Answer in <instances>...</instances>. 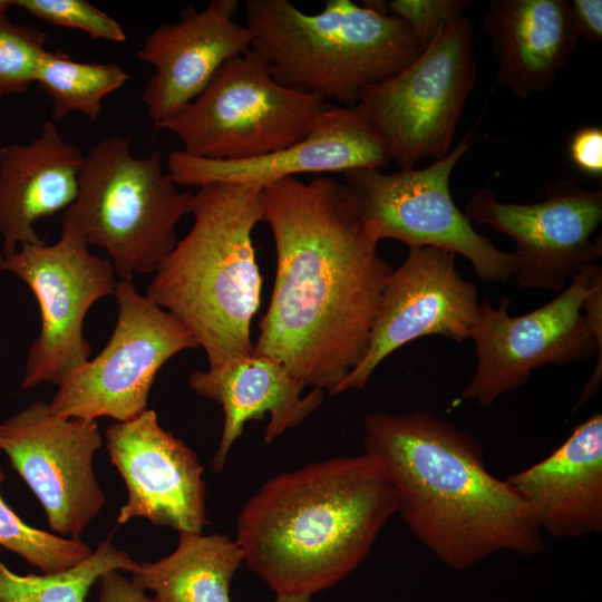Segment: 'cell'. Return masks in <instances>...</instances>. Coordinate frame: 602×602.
Masks as SVG:
<instances>
[{"label":"cell","mask_w":602,"mask_h":602,"mask_svg":"<svg viewBox=\"0 0 602 602\" xmlns=\"http://www.w3.org/2000/svg\"><path fill=\"white\" fill-rule=\"evenodd\" d=\"M128 79L129 75L117 64L77 61L57 48L43 54L35 82L51 100L55 120L60 122L71 113L96 120L103 99Z\"/></svg>","instance_id":"24"},{"label":"cell","mask_w":602,"mask_h":602,"mask_svg":"<svg viewBox=\"0 0 602 602\" xmlns=\"http://www.w3.org/2000/svg\"><path fill=\"white\" fill-rule=\"evenodd\" d=\"M101 446L96 420L57 416L42 400L0 423V450L64 537L78 538L105 504L93 467Z\"/></svg>","instance_id":"14"},{"label":"cell","mask_w":602,"mask_h":602,"mask_svg":"<svg viewBox=\"0 0 602 602\" xmlns=\"http://www.w3.org/2000/svg\"><path fill=\"white\" fill-rule=\"evenodd\" d=\"M511 298L497 307L487 298L469 339L475 343V372L459 400L484 408L524 386L541 367L567 366L602 352V269L591 264L546 304L511 315Z\"/></svg>","instance_id":"7"},{"label":"cell","mask_w":602,"mask_h":602,"mask_svg":"<svg viewBox=\"0 0 602 602\" xmlns=\"http://www.w3.org/2000/svg\"><path fill=\"white\" fill-rule=\"evenodd\" d=\"M138 564L110 540L103 541L78 565L59 573L20 575L0 560V602H85L103 574L119 570L134 573Z\"/></svg>","instance_id":"25"},{"label":"cell","mask_w":602,"mask_h":602,"mask_svg":"<svg viewBox=\"0 0 602 602\" xmlns=\"http://www.w3.org/2000/svg\"><path fill=\"white\" fill-rule=\"evenodd\" d=\"M106 445L127 488L118 524L144 517L156 526L202 533L208 524L204 468L186 444L161 427L153 409L110 425Z\"/></svg>","instance_id":"16"},{"label":"cell","mask_w":602,"mask_h":602,"mask_svg":"<svg viewBox=\"0 0 602 602\" xmlns=\"http://www.w3.org/2000/svg\"><path fill=\"white\" fill-rule=\"evenodd\" d=\"M455 258L439 247L409 249L387 278L365 357L334 395L363 389L389 355L416 339L440 336L462 342L469 338L480 301L476 285L456 269Z\"/></svg>","instance_id":"15"},{"label":"cell","mask_w":602,"mask_h":602,"mask_svg":"<svg viewBox=\"0 0 602 602\" xmlns=\"http://www.w3.org/2000/svg\"><path fill=\"white\" fill-rule=\"evenodd\" d=\"M311 594L297 593V594H276L274 602H310Z\"/></svg>","instance_id":"33"},{"label":"cell","mask_w":602,"mask_h":602,"mask_svg":"<svg viewBox=\"0 0 602 602\" xmlns=\"http://www.w3.org/2000/svg\"><path fill=\"white\" fill-rule=\"evenodd\" d=\"M1 265H2V256H0V271H2Z\"/></svg>","instance_id":"35"},{"label":"cell","mask_w":602,"mask_h":602,"mask_svg":"<svg viewBox=\"0 0 602 602\" xmlns=\"http://www.w3.org/2000/svg\"><path fill=\"white\" fill-rule=\"evenodd\" d=\"M276 272L253 353L334 395L366 355L391 265L346 183L282 178L262 190Z\"/></svg>","instance_id":"1"},{"label":"cell","mask_w":602,"mask_h":602,"mask_svg":"<svg viewBox=\"0 0 602 602\" xmlns=\"http://www.w3.org/2000/svg\"><path fill=\"white\" fill-rule=\"evenodd\" d=\"M396 513L375 457H334L265 482L241 509L235 541L276 594L312 595L350 574Z\"/></svg>","instance_id":"3"},{"label":"cell","mask_w":602,"mask_h":602,"mask_svg":"<svg viewBox=\"0 0 602 602\" xmlns=\"http://www.w3.org/2000/svg\"><path fill=\"white\" fill-rule=\"evenodd\" d=\"M118 315L105 348L58 386L50 411L65 418L130 420L147 409L161 367L185 349L198 347L172 313L140 294L130 280L114 291Z\"/></svg>","instance_id":"11"},{"label":"cell","mask_w":602,"mask_h":602,"mask_svg":"<svg viewBox=\"0 0 602 602\" xmlns=\"http://www.w3.org/2000/svg\"><path fill=\"white\" fill-rule=\"evenodd\" d=\"M0 9V97L25 94L35 82L47 51V33L31 25H14Z\"/></svg>","instance_id":"27"},{"label":"cell","mask_w":602,"mask_h":602,"mask_svg":"<svg viewBox=\"0 0 602 602\" xmlns=\"http://www.w3.org/2000/svg\"><path fill=\"white\" fill-rule=\"evenodd\" d=\"M541 531L577 538L602 531V415L576 426L551 455L509 475Z\"/></svg>","instance_id":"19"},{"label":"cell","mask_w":602,"mask_h":602,"mask_svg":"<svg viewBox=\"0 0 602 602\" xmlns=\"http://www.w3.org/2000/svg\"><path fill=\"white\" fill-rule=\"evenodd\" d=\"M243 553L227 535L179 532L176 550L139 563L132 581L158 602H231L230 585Z\"/></svg>","instance_id":"23"},{"label":"cell","mask_w":602,"mask_h":602,"mask_svg":"<svg viewBox=\"0 0 602 602\" xmlns=\"http://www.w3.org/2000/svg\"><path fill=\"white\" fill-rule=\"evenodd\" d=\"M193 193L179 192L159 152L136 157L129 137L109 136L85 155L62 233L106 250L117 274L154 273L177 243Z\"/></svg>","instance_id":"6"},{"label":"cell","mask_w":602,"mask_h":602,"mask_svg":"<svg viewBox=\"0 0 602 602\" xmlns=\"http://www.w3.org/2000/svg\"><path fill=\"white\" fill-rule=\"evenodd\" d=\"M188 385L200 396L217 401L224 411L222 437L212 460L217 473L246 421L263 419L269 414L264 441L271 443L287 429L299 426L323 400V391L315 388L301 396L307 387L303 382L276 360L253 352L206 371L194 370Z\"/></svg>","instance_id":"20"},{"label":"cell","mask_w":602,"mask_h":602,"mask_svg":"<svg viewBox=\"0 0 602 602\" xmlns=\"http://www.w3.org/2000/svg\"><path fill=\"white\" fill-rule=\"evenodd\" d=\"M98 582V602H158L155 598H148L143 589L117 571L103 574Z\"/></svg>","instance_id":"32"},{"label":"cell","mask_w":602,"mask_h":602,"mask_svg":"<svg viewBox=\"0 0 602 602\" xmlns=\"http://www.w3.org/2000/svg\"><path fill=\"white\" fill-rule=\"evenodd\" d=\"M466 214L515 242L512 278L521 288L561 292L602 255L601 237L592 240L602 221V190L575 179L551 183L546 198L532 204L505 203L480 188Z\"/></svg>","instance_id":"13"},{"label":"cell","mask_w":602,"mask_h":602,"mask_svg":"<svg viewBox=\"0 0 602 602\" xmlns=\"http://www.w3.org/2000/svg\"><path fill=\"white\" fill-rule=\"evenodd\" d=\"M190 213V232L154 272L146 295L187 328L215 367L253 352L262 278L252 232L263 221L262 188L203 185Z\"/></svg>","instance_id":"4"},{"label":"cell","mask_w":602,"mask_h":602,"mask_svg":"<svg viewBox=\"0 0 602 602\" xmlns=\"http://www.w3.org/2000/svg\"><path fill=\"white\" fill-rule=\"evenodd\" d=\"M328 105L276 82L250 48L227 60L195 99L155 128L176 135L188 155L244 161L300 140Z\"/></svg>","instance_id":"8"},{"label":"cell","mask_w":602,"mask_h":602,"mask_svg":"<svg viewBox=\"0 0 602 602\" xmlns=\"http://www.w3.org/2000/svg\"><path fill=\"white\" fill-rule=\"evenodd\" d=\"M467 138L425 168H400L391 174L355 169L344 173V183L378 242L391 239L408 249L439 247L465 258L480 280L504 283L512 278L513 253L479 234L450 194V175L469 149Z\"/></svg>","instance_id":"10"},{"label":"cell","mask_w":602,"mask_h":602,"mask_svg":"<svg viewBox=\"0 0 602 602\" xmlns=\"http://www.w3.org/2000/svg\"><path fill=\"white\" fill-rule=\"evenodd\" d=\"M483 23L497 84L522 99L552 86L579 41L566 0H492Z\"/></svg>","instance_id":"22"},{"label":"cell","mask_w":602,"mask_h":602,"mask_svg":"<svg viewBox=\"0 0 602 602\" xmlns=\"http://www.w3.org/2000/svg\"><path fill=\"white\" fill-rule=\"evenodd\" d=\"M13 6L48 23L79 29L91 39L126 41L119 22L87 0H13Z\"/></svg>","instance_id":"28"},{"label":"cell","mask_w":602,"mask_h":602,"mask_svg":"<svg viewBox=\"0 0 602 602\" xmlns=\"http://www.w3.org/2000/svg\"><path fill=\"white\" fill-rule=\"evenodd\" d=\"M237 0H213L204 10L188 6L179 20L149 33L138 58L155 72L142 99L154 126L195 99L231 58L250 49L252 33L234 20Z\"/></svg>","instance_id":"18"},{"label":"cell","mask_w":602,"mask_h":602,"mask_svg":"<svg viewBox=\"0 0 602 602\" xmlns=\"http://www.w3.org/2000/svg\"><path fill=\"white\" fill-rule=\"evenodd\" d=\"M390 161L383 137L358 105L329 104L313 128L283 149L244 161H213L174 151L167 158V173L176 185L229 182L263 190L300 174L380 171Z\"/></svg>","instance_id":"17"},{"label":"cell","mask_w":602,"mask_h":602,"mask_svg":"<svg viewBox=\"0 0 602 602\" xmlns=\"http://www.w3.org/2000/svg\"><path fill=\"white\" fill-rule=\"evenodd\" d=\"M365 453L383 468L397 513L412 535L453 570L498 552L531 556L544 548L527 503L486 468L469 433L426 411L372 412Z\"/></svg>","instance_id":"2"},{"label":"cell","mask_w":602,"mask_h":602,"mask_svg":"<svg viewBox=\"0 0 602 602\" xmlns=\"http://www.w3.org/2000/svg\"><path fill=\"white\" fill-rule=\"evenodd\" d=\"M3 482L4 473L0 467V486ZM0 545L45 574L67 571L93 553L79 538L59 536L28 525L4 502L1 493Z\"/></svg>","instance_id":"26"},{"label":"cell","mask_w":602,"mask_h":602,"mask_svg":"<svg viewBox=\"0 0 602 602\" xmlns=\"http://www.w3.org/2000/svg\"><path fill=\"white\" fill-rule=\"evenodd\" d=\"M1 270L30 288L40 311V332L28 351L22 388L46 382L60 386L89 360L84 320L98 299L114 294L117 281L111 261L61 232L55 244H23L2 256Z\"/></svg>","instance_id":"12"},{"label":"cell","mask_w":602,"mask_h":602,"mask_svg":"<svg viewBox=\"0 0 602 602\" xmlns=\"http://www.w3.org/2000/svg\"><path fill=\"white\" fill-rule=\"evenodd\" d=\"M13 6V0H0V9H8Z\"/></svg>","instance_id":"34"},{"label":"cell","mask_w":602,"mask_h":602,"mask_svg":"<svg viewBox=\"0 0 602 602\" xmlns=\"http://www.w3.org/2000/svg\"><path fill=\"white\" fill-rule=\"evenodd\" d=\"M244 8L250 48L276 82L344 107L423 51L401 19L350 0H328L317 13L288 0H247Z\"/></svg>","instance_id":"5"},{"label":"cell","mask_w":602,"mask_h":602,"mask_svg":"<svg viewBox=\"0 0 602 602\" xmlns=\"http://www.w3.org/2000/svg\"><path fill=\"white\" fill-rule=\"evenodd\" d=\"M469 0H394L388 13L401 19L424 50L443 28L464 16Z\"/></svg>","instance_id":"29"},{"label":"cell","mask_w":602,"mask_h":602,"mask_svg":"<svg viewBox=\"0 0 602 602\" xmlns=\"http://www.w3.org/2000/svg\"><path fill=\"white\" fill-rule=\"evenodd\" d=\"M84 159L80 147L65 142L49 120L30 143L0 148L2 256L16 252L18 245L42 242L33 224L71 205Z\"/></svg>","instance_id":"21"},{"label":"cell","mask_w":602,"mask_h":602,"mask_svg":"<svg viewBox=\"0 0 602 602\" xmlns=\"http://www.w3.org/2000/svg\"><path fill=\"white\" fill-rule=\"evenodd\" d=\"M573 164L582 172L601 176L602 174V129L588 126L576 130L569 146Z\"/></svg>","instance_id":"30"},{"label":"cell","mask_w":602,"mask_h":602,"mask_svg":"<svg viewBox=\"0 0 602 602\" xmlns=\"http://www.w3.org/2000/svg\"><path fill=\"white\" fill-rule=\"evenodd\" d=\"M571 17L579 40L589 43L602 42V1L573 0Z\"/></svg>","instance_id":"31"},{"label":"cell","mask_w":602,"mask_h":602,"mask_svg":"<svg viewBox=\"0 0 602 602\" xmlns=\"http://www.w3.org/2000/svg\"><path fill=\"white\" fill-rule=\"evenodd\" d=\"M476 80L473 25L463 16L443 28L407 67L366 88L357 105L383 137L391 161L412 168L453 149Z\"/></svg>","instance_id":"9"}]
</instances>
